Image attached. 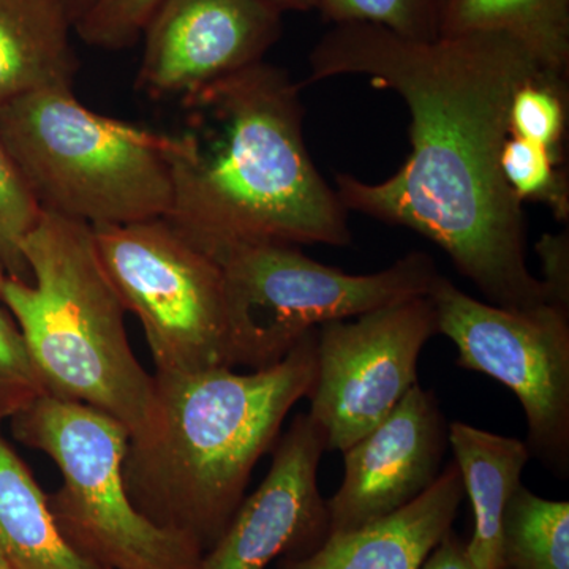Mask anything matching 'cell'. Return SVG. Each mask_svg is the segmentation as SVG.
<instances>
[{
	"instance_id": "cell-1",
	"label": "cell",
	"mask_w": 569,
	"mask_h": 569,
	"mask_svg": "<svg viewBox=\"0 0 569 569\" xmlns=\"http://www.w3.org/2000/svg\"><path fill=\"white\" fill-rule=\"evenodd\" d=\"M309 69L307 82L361 74L402 97L410 112L411 152L396 174L376 183L337 174L347 212L425 236L490 305L519 312L548 305L527 264L523 204L500 159L515 93L559 73L507 33L417 41L367 22L335 24L310 52Z\"/></svg>"
},
{
	"instance_id": "cell-2",
	"label": "cell",
	"mask_w": 569,
	"mask_h": 569,
	"mask_svg": "<svg viewBox=\"0 0 569 569\" xmlns=\"http://www.w3.org/2000/svg\"><path fill=\"white\" fill-rule=\"evenodd\" d=\"M168 222L217 257L249 242L348 246V212L307 151L301 86L264 61L183 97Z\"/></svg>"
},
{
	"instance_id": "cell-3",
	"label": "cell",
	"mask_w": 569,
	"mask_h": 569,
	"mask_svg": "<svg viewBox=\"0 0 569 569\" xmlns=\"http://www.w3.org/2000/svg\"><path fill=\"white\" fill-rule=\"evenodd\" d=\"M317 329L268 369L157 372L151 406L129 437L122 475L138 511L203 552L246 498L258 460L317 381Z\"/></svg>"
},
{
	"instance_id": "cell-4",
	"label": "cell",
	"mask_w": 569,
	"mask_h": 569,
	"mask_svg": "<svg viewBox=\"0 0 569 569\" xmlns=\"http://www.w3.org/2000/svg\"><path fill=\"white\" fill-rule=\"evenodd\" d=\"M29 280L7 276L0 301L17 321L47 395L140 429L149 376L127 337L126 307L100 260L91 224L43 209L21 244Z\"/></svg>"
},
{
	"instance_id": "cell-5",
	"label": "cell",
	"mask_w": 569,
	"mask_h": 569,
	"mask_svg": "<svg viewBox=\"0 0 569 569\" xmlns=\"http://www.w3.org/2000/svg\"><path fill=\"white\" fill-rule=\"evenodd\" d=\"M0 141L41 208L91 227L167 219L174 134L89 110L71 88L0 104Z\"/></svg>"
},
{
	"instance_id": "cell-6",
	"label": "cell",
	"mask_w": 569,
	"mask_h": 569,
	"mask_svg": "<svg viewBox=\"0 0 569 569\" xmlns=\"http://www.w3.org/2000/svg\"><path fill=\"white\" fill-rule=\"evenodd\" d=\"M13 437L44 452L62 475L48 496L56 523L86 559L104 569H198L203 549L157 526L127 493L122 466L129 430L97 408L37 397L10 418Z\"/></svg>"
},
{
	"instance_id": "cell-7",
	"label": "cell",
	"mask_w": 569,
	"mask_h": 569,
	"mask_svg": "<svg viewBox=\"0 0 569 569\" xmlns=\"http://www.w3.org/2000/svg\"><path fill=\"white\" fill-rule=\"evenodd\" d=\"M223 272L231 367L268 369L312 329L429 295L440 272L410 252L373 274H347L298 246L249 242L213 257Z\"/></svg>"
},
{
	"instance_id": "cell-8",
	"label": "cell",
	"mask_w": 569,
	"mask_h": 569,
	"mask_svg": "<svg viewBox=\"0 0 569 569\" xmlns=\"http://www.w3.org/2000/svg\"><path fill=\"white\" fill-rule=\"evenodd\" d=\"M103 268L144 329L157 372L233 369L223 272L167 219L93 227Z\"/></svg>"
},
{
	"instance_id": "cell-9",
	"label": "cell",
	"mask_w": 569,
	"mask_h": 569,
	"mask_svg": "<svg viewBox=\"0 0 569 569\" xmlns=\"http://www.w3.org/2000/svg\"><path fill=\"white\" fill-rule=\"evenodd\" d=\"M427 296L438 335L458 348V366L485 373L518 396L530 456L568 477V310L550 302L526 312L503 309L471 298L441 274Z\"/></svg>"
},
{
	"instance_id": "cell-10",
	"label": "cell",
	"mask_w": 569,
	"mask_h": 569,
	"mask_svg": "<svg viewBox=\"0 0 569 569\" xmlns=\"http://www.w3.org/2000/svg\"><path fill=\"white\" fill-rule=\"evenodd\" d=\"M438 335L429 296L317 328V381L310 418L326 451H346L389 417L415 385L418 359Z\"/></svg>"
},
{
	"instance_id": "cell-11",
	"label": "cell",
	"mask_w": 569,
	"mask_h": 569,
	"mask_svg": "<svg viewBox=\"0 0 569 569\" xmlns=\"http://www.w3.org/2000/svg\"><path fill=\"white\" fill-rule=\"evenodd\" d=\"M280 33L282 11L264 0H164L144 32L138 89L183 99L263 61Z\"/></svg>"
},
{
	"instance_id": "cell-12",
	"label": "cell",
	"mask_w": 569,
	"mask_h": 569,
	"mask_svg": "<svg viewBox=\"0 0 569 569\" xmlns=\"http://www.w3.org/2000/svg\"><path fill=\"white\" fill-rule=\"evenodd\" d=\"M271 468L242 500L198 569H266L277 559L312 552L329 533L328 505L318 490L323 429L301 413L277 440Z\"/></svg>"
},
{
	"instance_id": "cell-13",
	"label": "cell",
	"mask_w": 569,
	"mask_h": 569,
	"mask_svg": "<svg viewBox=\"0 0 569 569\" xmlns=\"http://www.w3.org/2000/svg\"><path fill=\"white\" fill-rule=\"evenodd\" d=\"M447 445L437 396L415 385L385 421L343 451L342 485L326 501L329 533L359 529L411 503L440 477Z\"/></svg>"
},
{
	"instance_id": "cell-14",
	"label": "cell",
	"mask_w": 569,
	"mask_h": 569,
	"mask_svg": "<svg viewBox=\"0 0 569 569\" xmlns=\"http://www.w3.org/2000/svg\"><path fill=\"white\" fill-rule=\"evenodd\" d=\"M463 497L452 462L407 507L359 529L329 533L312 552L282 559L279 569H421L451 530Z\"/></svg>"
},
{
	"instance_id": "cell-15",
	"label": "cell",
	"mask_w": 569,
	"mask_h": 569,
	"mask_svg": "<svg viewBox=\"0 0 569 569\" xmlns=\"http://www.w3.org/2000/svg\"><path fill=\"white\" fill-rule=\"evenodd\" d=\"M69 0H0V104L71 88L78 63Z\"/></svg>"
},
{
	"instance_id": "cell-16",
	"label": "cell",
	"mask_w": 569,
	"mask_h": 569,
	"mask_svg": "<svg viewBox=\"0 0 569 569\" xmlns=\"http://www.w3.org/2000/svg\"><path fill=\"white\" fill-rule=\"evenodd\" d=\"M448 443L473 509L468 556L477 569H500L501 520L508 501L522 486L529 448L518 438L497 436L460 421L448 427Z\"/></svg>"
},
{
	"instance_id": "cell-17",
	"label": "cell",
	"mask_w": 569,
	"mask_h": 569,
	"mask_svg": "<svg viewBox=\"0 0 569 569\" xmlns=\"http://www.w3.org/2000/svg\"><path fill=\"white\" fill-rule=\"evenodd\" d=\"M0 557L14 569H104L63 538L48 496L0 436Z\"/></svg>"
},
{
	"instance_id": "cell-18",
	"label": "cell",
	"mask_w": 569,
	"mask_h": 569,
	"mask_svg": "<svg viewBox=\"0 0 569 569\" xmlns=\"http://www.w3.org/2000/svg\"><path fill=\"white\" fill-rule=\"evenodd\" d=\"M501 32L569 77V0H443L438 37Z\"/></svg>"
},
{
	"instance_id": "cell-19",
	"label": "cell",
	"mask_w": 569,
	"mask_h": 569,
	"mask_svg": "<svg viewBox=\"0 0 569 569\" xmlns=\"http://www.w3.org/2000/svg\"><path fill=\"white\" fill-rule=\"evenodd\" d=\"M500 569H569V503L520 486L501 520Z\"/></svg>"
},
{
	"instance_id": "cell-20",
	"label": "cell",
	"mask_w": 569,
	"mask_h": 569,
	"mask_svg": "<svg viewBox=\"0 0 569 569\" xmlns=\"http://www.w3.org/2000/svg\"><path fill=\"white\" fill-rule=\"evenodd\" d=\"M501 173L520 203L548 206L556 219L569 217V182L561 170L563 156L538 142L509 134L501 151Z\"/></svg>"
},
{
	"instance_id": "cell-21",
	"label": "cell",
	"mask_w": 569,
	"mask_h": 569,
	"mask_svg": "<svg viewBox=\"0 0 569 569\" xmlns=\"http://www.w3.org/2000/svg\"><path fill=\"white\" fill-rule=\"evenodd\" d=\"M568 129V78L542 74L520 86L509 108V134L563 156Z\"/></svg>"
},
{
	"instance_id": "cell-22",
	"label": "cell",
	"mask_w": 569,
	"mask_h": 569,
	"mask_svg": "<svg viewBox=\"0 0 569 569\" xmlns=\"http://www.w3.org/2000/svg\"><path fill=\"white\" fill-rule=\"evenodd\" d=\"M443 0H318L317 10L335 24L367 22L408 40L438 39Z\"/></svg>"
},
{
	"instance_id": "cell-23",
	"label": "cell",
	"mask_w": 569,
	"mask_h": 569,
	"mask_svg": "<svg viewBox=\"0 0 569 569\" xmlns=\"http://www.w3.org/2000/svg\"><path fill=\"white\" fill-rule=\"evenodd\" d=\"M41 208L13 157L0 141V263L7 276L28 280L21 253L26 236L39 222Z\"/></svg>"
},
{
	"instance_id": "cell-24",
	"label": "cell",
	"mask_w": 569,
	"mask_h": 569,
	"mask_svg": "<svg viewBox=\"0 0 569 569\" xmlns=\"http://www.w3.org/2000/svg\"><path fill=\"white\" fill-rule=\"evenodd\" d=\"M164 0H86L74 18L84 43L102 50L132 47L148 29Z\"/></svg>"
},
{
	"instance_id": "cell-25",
	"label": "cell",
	"mask_w": 569,
	"mask_h": 569,
	"mask_svg": "<svg viewBox=\"0 0 569 569\" xmlns=\"http://www.w3.org/2000/svg\"><path fill=\"white\" fill-rule=\"evenodd\" d=\"M47 395L17 323L0 309V421Z\"/></svg>"
},
{
	"instance_id": "cell-26",
	"label": "cell",
	"mask_w": 569,
	"mask_h": 569,
	"mask_svg": "<svg viewBox=\"0 0 569 569\" xmlns=\"http://www.w3.org/2000/svg\"><path fill=\"white\" fill-rule=\"evenodd\" d=\"M545 269L546 291L550 305L569 312V238L568 231L548 234L537 246Z\"/></svg>"
},
{
	"instance_id": "cell-27",
	"label": "cell",
	"mask_w": 569,
	"mask_h": 569,
	"mask_svg": "<svg viewBox=\"0 0 569 569\" xmlns=\"http://www.w3.org/2000/svg\"><path fill=\"white\" fill-rule=\"evenodd\" d=\"M421 569H477L468 556L467 542L449 530L427 557Z\"/></svg>"
},
{
	"instance_id": "cell-28",
	"label": "cell",
	"mask_w": 569,
	"mask_h": 569,
	"mask_svg": "<svg viewBox=\"0 0 569 569\" xmlns=\"http://www.w3.org/2000/svg\"><path fill=\"white\" fill-rule=\"evenodd\" d=\"M280 11H310L316 10L318 0H264Z\"/></svg>"
},
{
	"instance_id": "cell-29",
	"label": "cell",
	"mask_w": 569,
	"mask_h": 569,
	"mask_svg": "<svg viewBox=\"0 0 569 569\" xmlns=\"http://www.w3.org/2000/svg\"><path fill=\"white\" fill-rule=\"evenodd\" d=\"M6 279H7L6 269H3L2 263H0V293H2V287H3V282H6Z\"/></svg>"
},
{
	"instance_id": "cell-30",
	"label": "cell",
	"mask_w": 569,
	"mask_h": 569,
	"mask_svg": "<svg viewBox=\"0 0 569 569\" xmlns=\"http://www.w3.org/2000/svg\"><path fill=\"white\" fill-rule=\"evenodd\" d=\"M0 569H14V568L11 567L10 563H7V561L3 560L2 557H0Z\"/></svg>"
},
{
	"instance_id": "cell-31",
	"label": "cell",
	"mask_w": 569,
	"mask_h": 569,
	"mask_svg": "<svg viewBox=\"0 0 569 569\" xmlns=\"http://www.w3.org/2000/svg\"><path fill=\"white\" fill-rule=\"evenodd\" d=\"M73 2V0H69V3ZM82 3L86 2V0H81Z\"/></svg>"
}]
</instances>
